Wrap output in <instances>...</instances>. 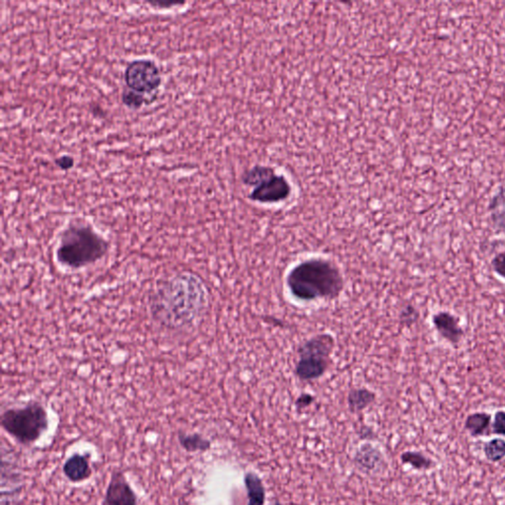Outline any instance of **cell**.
Wrapping results in <instances>:
<instances>
[{
    "mask_svg": "<svg viewBox=\"0 0 505 505\" xmlns=\"http://www.w3.org/2000/svg\"><path fill=\"white\" fill-rule=\"evenodd\" d=\"M292 296L301 301L334 300L344 290L339 267L330 260L313 258L293 267L286 278Z\"/></svg>",
    "mask_w": 505,
    "mask_h": 505,
    "instance_id": "6da1fadb",
    "label": "cell"
},
{
    "mask_svg": "<svg viewBox=\"0 0 505 505\" xmlns=\"http://www.w3.org/2000/svg\"><path fill=\"white\" fill-rule=\"evenodd\" d=\"M108 250V242L90 225L74 223L62 232L57 259L62 266L81 269L101 260Z\"/></svg>",
    "mask_w": 505,
    "mask_h": 505,
    "instance_id": "7a4b0ae2",
    "label": "cell"
},
{
    "mask_svg": "<svg viewBox=\"0 0 505 505\" xmlns=\"http://www.w3.org/2000/svg\"><path fill=\"white\" fill-rule=\"evenodd\" d=\"M1 427L18 443L31 445L48 429V414L43 405L30 402L19 408L4 411L1 415Z\"/></svg>",
    "mask_w": 505,
    "mask_h": 505,
    "instance_id": "3957f363",
    "label": "cell"
},
{
    "mask_svg": "<svg viewBox=\"0 0 505 505\" xmlns=\"http://www.w3.org/2000/svg\"><path fill=\"white\" fill-rule=\"evenodd\" d=\"M335 348L332 335L321 334L311 337L300 346L299 360L295 374L300 380L313 381L324 375L330 364V355Z\"/></svg>",
    "mask_w": 505,
    "mask_h": 505,
    "instance_id": "277c9868",
    "label": "cell"
},
{
    "mask_svg": "<svg viewBox=\"0 0 505 505\" xmlns=\"http://www.w3.org/2000/svg\"><path fill=\"white\" fill-rule=\"evenodd\" d=\"M125 81L130 89L145 94L158 89L162 78L159 67L153 60L141 59L132 60L127 65Z\"/></svg>",
    "mask_w": 505,
    "mask_h": 505,
    "instance_id": "5b68a950",
    "label": "cell"
},
{
    "mask_svg": "<svg viewBox=\"0 0 505 505\" xmlns=\"http://www.w3.org/2000/svg\"><path fill=\"white\" fill-rule=\"evenodd\" d=\"M292 187L283 176L276 173L254 188L249 199L260 204H276L290 197Z\"/></svg>",
    "mask_w": 505,
    "mask_h": 505,
    "instance_id": "8992f818",
    "label": "cell"
},
{
    "mask_svg": "<svg viewBox=\"0 0 505 505\" xmlns=\"http://www.w3.org/2000/svg\"><path fill=\"white\" fill-rule=\"evenodd\" d=\"M102 505H139V499L122 471L112 474Z\"/></svg>",
    "mask_w": 505,
    "mask_h": 505,
    "instance_id": "52a82bcc",
    "label": "cell"
},
{
    "mask_svg": "<svg viewBox=\"0 0 505 505\" xmlns=\"http://www.w3.org/2000/svg\"><path fill=\"white\" fill-rule=\"evenodd\" d=\"M91 455L88 454L76 453L65 461L62 471L64 476L71 483H82L92 476V468L90 465Z\"/></svg>",
    "mask_w": 505,
    "mask_h": 505,
    "instance_id": "ba28073f",
    "label": "cell"
},
{
    "mask_svg": "<svg viewBox=\"0 0 505 505\" xmlns=\"http://www.w3.org/2000/svg\"><path fill=\"white\" fill-rule=\"evenodd\" d=\"M432 321L438 334L449 343L458 344L464 336L459 319L448 312H439L434 316Z\"/></svg>",
    "mask_w": 505,
    "mask_h": 505,
    "instance_id": "9c48e42d",
    "label": "cell"
},
{
    "mask_svg": "<svg viewBox=\"0 0 505 505\" xmlns=\"http://www.w3.org/2000/svg\"><path fill=\"white\" fill-rule=\"evenodd\" d=\"M490 221L497 231L505 232V185L497 188L488 204Z\"/></svg>",
    "mask_w": 505,
    "mask_h": 505,
    "instance_id": "30bf717a",
    "label": "cell"
},
{
    "mask_svg": "<svg viewBox=\"0 0 505 505\" xmlns=\"http://www.w3.org/2000/svg\"><path fill=\"white\" fill-rule=\"evenodd\" d=\"M490 423H492V416L490 414L478 411L467 416L465 428L472 436L479 437L488 434Z\"/></svg>",
    "mask_w": 505,
    "mask_h": 505,
    "instance_id": "8fae6325",
    "label": "cell"
},
{
    "mask_svg": "<svg viewBox=\"0 0 505 505\" xmlns=\"http://www.w3.org/2000/svg\"><path fill=\"white\" fill-rule=\"evenodd\" d=\"M376 395L369 389H353L348 397V404L353 413H358L369 408L375 401Z\"/></svg>",
    "mask_w": 505,
    "mask_h": 505,
    "instance_id": "7c38bea8",
    "label": "cell"
},
{
    "mask_svg": "<svg viewBox=\"0 0 505 505\" xmlns=\"http://www.w3.org/2000/svg\"><path fill=\"white\" fill-rule=\"evenodd\" d=\"M245 486L248 493V505H264L265 493L264 485L257 475L254 473L246 474Z\"/></svg>",
    "mask_w": 505,
    "mask_h": 505,
    "instance_id": "4fadbf2b",
    "label": "cell"
},
{
    "mask_svg": "<svg viewBox=\"0 0 505 505\" xmlns=\"http://www.w3.org/2000/svg\"><path fill=\"white\" fill-rule=\"evenodd\" d=\"M178 441L180 445L187 452L191 453L206 452L211 446V441L199 434H188L186 432H179Z\"/></svg>",
    "mask_w": 505,
    "mask_h": 505,
    "instance_id": "5bb4252c",
    "label": "cell"
},
{
    "mask_svg": "<svg viewBox=\"0 0 505 505\" xmlns=\"http://www.w3.org/2000/svg\"><path fill=\"white\" fill-rule=\"evenodd\" d=\"M380 460L379 451L369 444L362 446L355 456V462L365 471H374L379 466Z\"/></svg>",
    "mask_w": 505,
    "mask_h": 505,
    "instance_id": "9a60e30c",
    "label": "cell"
},
{
    "mask_svg": "<svg viewBox=\"0 0 505 505\" xmlns=\"http://www.w3.org/2000/svg\"><path fill=\"white\" fill-rule=\"evenodd\" d=\"M274 174H276V171L271 167L258 165V166L253 167L252 169L249 170L244 174L243 181L247 186L257 187L262 181L267 180Z\"/></svg>",
    "mask_w": 505,
    "mask_h": 505,
    "instance_id": "2e32d148",
    "label": "cell"
},
{
    "mask_svg": "<svg viewBox=\"0 0 505 505\" xmlns=\"http://www.w3.org/2000/svg\"><path fill=\"white\" fill-rule=\"evenodd\" d=\"M404 464L411 465L416 470H428L434 467V461L418 451H407L401 456Z\"/></svg>",
    "mask_w": 505,
    "mask_h": 505,
    "instance_id": "e0dca14e",
    "label": "cell"
},
{
    "mask_svg": "<svg viewBox=\"0 0 505 505\" xmlns=\"http://www.w3.org/2000/svg\"><path fill=\"white\" fill-rule=\"evenodd\" d=\"M484 453L486 459L493 463L499 462L505 458V441L502 438H493L486 442L484 446Z\"/></svg>",
    "mask_w": 505,
    "mask_h": 505,
    "instance_id": "ac0fdd59",
    "label": "cell"
},
{
    "mask_svg": "<svg viewBox=\"0 0 505 505\" xmlns=\"http://www.w3.org/2000/svg\"><path fill=\"white\" fill-rule=\"evenodd\" d=\"M122 100L123 104L127 107V108L132 109V110H136V109L141 108L143 106L145 98L143 94L136 92V91L132 89H125L123 92Z\"/></svg>",
    "mask_w": 505,
    "mask_h": 505,
    "instance_id": "d6986e66",
    "label": "cell"
},
{
    "mask_svg": "<svg viewBox=\"0 0 505 505\" xmlns=\"http://www.w3.org/2000/svg\"><path fill=\"white\" fill-rule=\"evenodd\" d=\"M492 428L493 434L505 436V411H499L495 413Z\"/></svg>",
    "mask_w": 505,
    "mask_h": 505,
    "instance_id": "ffe728a7",
    "label": "cell"
},
{
    "mask_svg": "<svg viewBox=\"0 0 505 505\" xmlns=\"http://www.w3.org/2000/svg\"><path fill=\"white\" fill-rule=\"evenodd\" d=\"M418 317V311H416L411 305H407V306L402 309L401 313V322L402 324L411 326L416 322Z\"/></svg>",
    "mask_w": 505,
    "mask_h": 505,
    "instance_id": "44dd1931",
    "label": "cell"
},
{
    "mask_svg": "<svg viewBox=\"0 0 505 505\" xmlns=\"http://www.w3.org/2000/svg\"><path fill=\"white\" fill-rule=\"evenodd\" d=\"M492 266L495 274L505 279V250L495 256V259L493 260Z\"/></svg>",
    "mask_w": 505,
    "mask_h": 505,
    "instance_id": "7402d4cb",
    "label": "cell"
},
{
    "mask_svg": "<svg viewBox=\"0 0 505 505\" xmlns=\"http://www.w3.org/2000/svg\"><path fill=\"white\" fill-rule=\"evenodd\" d=\"M314 401H315V398L313 396L305 393V394H302L297 398L296 402H295V406H296L298 411H300V409L310 407Z\"/></svg>",
    "mask_w": 505,
    "mask_h": 505,
    "instance_id": "603a6c76",
    "label": "cell"
},
{
    "mask_svg": "<svg viewBox=\"0 0 505 505\" xmlns=\"http://www.w3.org/2000/svg\"><path fill=\"white\" fill-rule=\"evenodd\" d=\"M55 164L62 170H69L74 166V159L71 156L62 155L55 159Z\"/></svg>",
    "mask_w": 505,
    "mask_h": 505,
    "instance_id": "cb8c5ba5",
    "label": "cell"
},
{
    "mask_svg": "<svg viewBox=\"0 0 505 505\" xmlns=\"http://www.w3.org/2000/svg\"><path fill=\"white\" fill-rule=\"evenodd\" d=\"M151 4H152V6H156L170 7V6H176V4H181V2H172V1L171 2H158L157 1V2H151Z\"/></svg>",
    "mask_w": 505,
    "mask_h": 505,
    "instance_id": "d4e9b609",
    "label": "cell"
}]
</instances>
